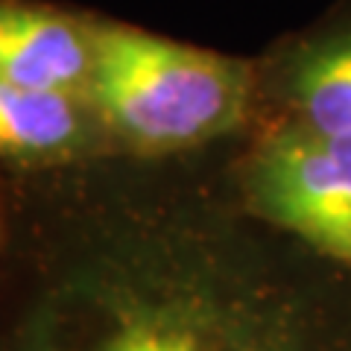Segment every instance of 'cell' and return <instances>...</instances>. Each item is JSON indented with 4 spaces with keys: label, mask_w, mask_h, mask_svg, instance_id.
Masks as SVG:
<instances>
[{
    "label": "cell",
    "mask_w": 351,
    "mask_h": 351,
    "mask_svg": "<svg viewBox=\"0 0 351 351\" xmlns=\"http://www.w3.org/2000/svg\"><path fill=\"white\" fill-rule=\"evenodd\" d=\"M91 97L120 138L147 152H179L228 135L252 103L243 62L141 29H100Z\"/></svg>",
    "instance_id": "cell-1"
},
{
    "label": "cell",
    "mask_w": 351,
    "mask_h": 351,
    "mask_svg": "<svg viewBox=\"0 0 351 351\" xmlns=\"http://www.w3.org/2000/svg\"><path fill=\"white\" fill-rule=\"evenodd\" d=\"M252 208L351 276V135L284 123L246 173Z\"/></svg>",
    "instance_id": "cell-2"
},
{
    "label": "cell",
    "mask_w": 351,
    "mask_h": 351,
    "mask_svg": "<svg viewBox=\"0 0 351 351\" xmlns=\"http://www.w3.org/2000/svg\"><path fill=\"white\" fill-rule=\"evenodd\" d=\"M237 307L202 284H179L132 304L88 351H284Z\"/></svg>",
    "instance_id": "cell-3"
},
{
    "label": "cell",
    "mask_w": 351,
    "mask_h": 351,
    "mask_svg": "<svg viewBox=\"0 0 351 351\" xmlns=\"http://www.w3.org/2000/svg\"><path fill=\"white\" fill-rule=\"evenodd\" d=\"M91 73V50L68 21L38 9L0 3V80L38 88L71 91Z\"/></svg>",
    "instance_id": "cell-4"
},
{
    "label": "cell",
    "mask_w": 351,
    "mask_h": 351,
    "mask_svg": "<svg viewBox=\"0 0 351 351\" xmlns=\"http://www.w3.org/2000/svg\"><path fill=\"white\" fill-rule=\"evenodd\" d=\"M287 100L290 123L322 135H351V18L293 56Z\"/></svg>",
    "instance_id": "cell-5"
},
{
    "label": "cell",
    "mask_w": 351,
    "mask_h": 351,
    "mask_svg": "<svg viewBox=\"0 0 351 351\" xmlns=\"http://www.w3.org/2000/svg\"><path fill=\"white\" fill-rule=\"evenodd\" d=\"M80 117L68 91H38L0 80V156H50L71 147Z\"/></svg>",
    "instance_id": "cell-6"
}]
</instances>
